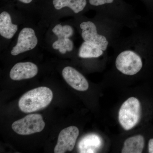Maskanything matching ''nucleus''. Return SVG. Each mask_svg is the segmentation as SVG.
<instances>
[{
	"instance_id": "obj_1",
	"label": "nucleus",
	"mask_w": 153,
	"mask_h": 153,
	"mask_svg": "<svg viewBox=\"0 0 153 153\" xmlns=\"http://www.w3.org/2000/svg\"><path fill=\"white\" fill-rule=\"evenodd\" d=\"M53 97V92L49 88H37L22 96L19 100V107L26 113L38 111L47 107L52 102Z\"/></svg>"
},
{
	"instance_id": "obj_2",
	"label": "nucleus",
	"mask_w": 153,
	"mask_h": 153,
	"mask_svg": "<svg viewBox=\"0 0 153 153\" xmlns=\"http://www.w3.org/2000/svg\"><path fill=\"white\" fill-rule=\"evenodd\" d=\"M141 114L139 100L136 97H130L123 102L120 109L118 119L120 125L125 130L131 129L138 123Z\"/></svg>"
},
{
	"instance_id": "obj_3",
	"label": "nucleus",
	"mask_w": 153,
	"mask_h": 153,
	"mask_svg": "<svg viewBox=\"0 0 153 153\" xmlns=\"http://www.w3.org/2000/svg\"><path fill=\"white\" fill-rule=\"evenodd\" d=\"M116 67L123 74L134 75L138 73L143 67L140 55L131 50H126L118 55L115 61Z\"/></svg>"
},
{
	"instance_id": "obj_4",
	"label": "nucleus",
	"mask_w": 153,
	"mask_h": 153,
	"mask_svg": "<svg viewBox=\"0 0 153 153\" xmlns=\"http://www.w3.org/2000/svg\"><path fill=\"white\" fill-rule=\"evenodd\" d=\"M45 123L41 115L28 114L25 117L14 122L12 129L15 132L22 135H27L43 131Z\"/></svg>"
},
{
	"instance_id": "obj_5",
	"label": "nucleus",
	"mask_w": 153,
	"mask_h": 153,
	"mask_svg": "<svg viewBox=\"0 0 153 153\" xmlns=\"http://www.w3.org/2000/svg\"><path fill=\"white\" fill-rule=\"evenodd\" d=\"M79 134V129L74 126L63 129L58 135L54 153H64L67 151H72L74 149Z\"/></svg>"
},
{
	"instance_id": "obj_6",
	"label": "nucleus",
	"mask_w": 153,
	"mask_h": 153,
	"mask_svg": "<svg viewBox=\"0 0 153 153\" xmlns=\"http://www.w3.org/2000/svg\"><path fill=\"white\" fill-rule=\"evenodd\" d=\"M38 43L34 30L31 28H24L19 33L17 44L12 49L11 54L16 56L32 50L36 47Z\"/></svg>"
},
{
	"instance_id": "obj_7",
	"label": "nucleus",
	"mask_w": 153,
	"mask_h": 153,
	"mask_svg": "<svg viewBox=\"0 0 153 153\" xmlns=\"http://www.w3.org/2000/svg\"><path fill=\"white\" fill-rule=\"evenodd\" d=\"M80 27L82 30V37L84 41L97 46L103 51L106 50L108 41L105 36L97 33L96 26L93 22H82Z\"/></svg>"
},
{
	"instance_id": "obj_8",
	"label": "nucleus",
	"mask_w": 153,
	"mask_h": 153,
	"mask_svg": "<svg viewBox=\"0 0 153 153\" xmlns=\"http://www.w3.org/2000/svg\"><path fill=\"white\" fill-rule=\"evenodd\" d=\"M62 75L66 82L75 90L85 91L88 89L89 84L87 79L80 72L71 66L63 68Z\"/></svg>"
},
{
	"instance_id": "obj_9",
	"label": "nucleus",
	"mask_w": 153,
	"mask_h": 153,
	"mask_svg": "<svg viewBox=\"0 0 153 153\" xmlns=\"http://www.w3.org/2000/svg\"><path fill=\"white\" fill-rule=\"evenodd\" d=\"M38 67L32 62H20L14 65L11 69L10 76L14 80L30 79L38 73Z\"/></svg>"
},
{
	"instance_id": "obj_10",
	"label": "nucleus",
	"mask_w": 153,
	"mask_h": 153,
	"mask_svg": "<svg viewBox=\"0 0 153 153\" xmlns=\"http://www.w3.org/2000/svg\"><path fill=\"white\" fill-rule=\"evenodd\" d=\"M18 26L12 23L10 15L6 11L0 14V34L7 39L13 37L18 30Z\"/></svg>"
},
{
	"instance_id": "obj_11",
	"label": "nucleus",
	"mask_w": 153,
	"mask_h": 153,
	"mask_svg": "<svg viewBox=\"0 0 153 153\" xmlns=\"http://www.w3.org/2000/svg\"><path fill=\"white\" fill-rule=\"evenodd\" d=\"M145 146V139L143 136L137 135L128 138L125 141L122 153H142Z\"/></svg>"
},
{
	"instance_id": "obj_12",
	"label": "nucleus",
	"mask_w": 153,
	"mask_h": 153,
	"mask_svg": "<svg viewBox=\"0 0 153 153\" xmlns=\"http://www.w3.org/2000/svg\"><path fill=\"white\" fill-rule=\"evenodd\" d=\"M101 139L96 135L86 136L79 142V149L80 153H95L101 146Z\"/></svg>"
},
{
	"instance_id": "obj_13",
	"label": "nucleus",
	"mask_w": 153,
	"mask_h": 153,
	"mask_svg": "<svg viewBox=\"0 0 153 153\" xmlns=\"http://www.w3.org/2000/svg\"><path fill=\"white\" fill-rule=\"evenodd\" d=\"M86 0H53V4L57 10L68 7L75 13L82 11L86 6Z\"/></svg>"
},
{
	"instance_id": "obj_14",
	"label": "nucleus",
	"mask_w": 153,
	"mask_h": 153,
	"mask_svg": "<svg viewBox=\"0 0 153 153\" xmlns=\"http://www.w3.org/2000/svg\"><path fill=\"white\" fill-rule=\"evenodd\" d=\"M103 53V50L100 47L85 41L79 48L78 55L81 58H97L101 56Z\"/></svg>"
},
{
	"instance_id": "obj_15",
	"label": "nucleus",
	"mask_w": 153,
	"mask_h": 153,
	"mask_svg": "<svg viewBox=\"0 0 153 153\" xmlns=\"http://www.w3.org/2000/svg\"><path fill=\"white\" fill-rule=\"evenodd\" d=\"M52 47L54 49L59 50L61 54H64L67 51H72L74 47L73 42L69 38H58L53 44Z\"/></svg>"
},
{
	"instance_id": "obj_16",
	"label": "nucleus",
	"mask_w": 153,
	"mask_h": 153,
	"mask_svg": "<svg viewBox=\"0 0 153 153\" xmlns=\"http://www.w3.org/2000/svg\"><path fill=\"white\" fill-rule=\"evenodd\" d=\"M114 0H89V3L91 5L98 6L106 4H111Z\"/></svg>"
},
{
	"instance_id": "obj_17",
	"label": "nucleus",
	"mask_w": 153,
	"mask_h": 153,
	"mask_svg": "<svg viewBox=\"0 0 153 153\" xmlns=\"http://www.w3.org/2000/svg\"><path fill=\"white\" fill-rule=\"evenodd\" d=\"M148 147H149V152L153 153V138L149 140Z\"/></svg>"
},
{
	"instance_id": "obj_18",
	"label": "nucleus",
	"mask_w": 153,
	"mask_h": 153,
	"mask_svg": "<svg viewBox=\"0 0 153 153\" xmlns=\"http://www.w3.org/2000/svg\"><path fill=\"white\" fill-rule=\"evenodd\" d=\"M19 1L25 4H30L33 1V0H19Z\"/></svg>"
}]
</instances>
